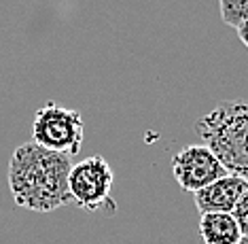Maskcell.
<instances>
[{
	"mask_svg": "<svg viewBox=\"0 0 248 244\" xmlns=\"http://www.w3.org/2000/svg\"><path fill=\"white\" fill-rule=\"evenodd\" d=\"M223 24L231 28H238L248 17V0H218Z\"/></svg>",
	"mask_w": 248,
	"mask_h": 244,
	"instance_id": "obj_8",
	"label": "cell"
},
{
	"mask_svg": "<svg viewBox=\"0 0 248 244\" xmlns=\"http://www.w3.org/2000/svg\"><path fill=\"white\" fill-rule=\"evenodd\" d=\"M248 189V180L235 174H227V177L214 180V183L206 185L204 189L195 191L193 202L197 206L200 214L204 212H231L238 200L244 195Z\"/></svg>",
	"mask_w": 248,
	"mask_h": 244,
	"instance_id": "obj_6",
	"label": "cell"
},
{
	"mask_svg": "<svg viewBox=\"0 0 248 244\" xmlns=\"http://www.w3.org/2000/svg\"><path fill=\"white\" fill-rule=\"evenodd\" d=\"M231 214H233V219L238 221L242 236H246V234H248V189L244 191V195H242L240 200H238V204L233 206Z\"/></svg>",
	"mask_w": 248,
	"mask_h": 244,
	"instance_id": "obj_9",
	"label": "cell"
},
{
	"mask_svg": "<svg viewBox=\"0 0 248 244\" xmlns=\"http://www.w3.org/2000/svg\"><path fill=\"white\" fill-rule=\"evenodd\" d=\"M172 174L180 189L195 194L206 185L227 177V170L206 145H187L172 157Z\"/></svg>",
	"mask_w": 248,
	"mask_h": 244,
	"instance_id": "obj_5",
	"label": "cell"
},
{
	"mask_svg": "<svg viewBox=\"0 0 248 244\" xmlns=\"http://www.w3.org/2000/svg\"><path fill=\"white\" fill-rule=\"evenodd\" d=\"M115 183L110 163L102 155L85 157L83 162L72 163L68 174V194L75 206L89 212H115L117 204L112 202L110 191Z\"/></svg>",
	"mask_w": 248,
	"mask_h": 244,
	"instance_id": "obj_4",
	"label": "cell"
},
{
	"mask_svg": "<svg viewBox=\"0 0 248 244\" xmlns=\"http://www.w3.org/2000/svg\"><path fill=\"white\" fill-rule=\"evenodd\" d=\"M200 236L204 244H238L242 231L231 212H204L200 217Z\"/></svg>",
	"mask_w": 248,
	"mask_h": 244,
	"instance_id": "obj_7",
	"label": "cell"
},
{
	"mask_svg": "<svg viewBox=\"0 0 248 244\" xmlns=\"http://www.w3.org/2000/svg\"><path fill=\"white\" fill-rule=\"evenodd\" d=\"M83 130H85V123L78 111L66 109L55 102H47L34 113L32 143H36L43 149L72 157L81 151L83 138H85Z\"/></svg>",
	"mask_w": 248,
	"mask_h": 244,
	"instance_id": "obj_3",
	"label": "cell"
},
{
	"mask_svg": "<svg viewBox=\"0 0 248 244\" xmlns=\"http://www.w3.org/2000/svg\"><path fill=\"white\" fill-rule=\"evenodd\" d=\"M72 162L64 153L24 143L9 162V189L17 206L32 212H53L70 204L68 174Z\"/></svg>",
	"mask_w": 248,
	"mask_h": 244,
	"instance_id": "obj_1",
	"label": "cell"
},
{
	"mask_svg": "<svg viewBox=\"0 0 248 244\" xmlns=\"http://www.w3.org/2000/svg\"><path fill=\"white\" fill-rule=\"evenodd\" d=\"M235 30H238V38L242 41V45H244V47L248 49V17L244 21H242V24L235 28Z\"/></svg>",
	"mask_w": 248,
	"mask_h": 244,
	"instance_id": "obj_10",
	"label": "cell"
},
{
	"mask_svg": "<svg viewBox=\"0 0 248 244\" xmlns=\"http://www.w3.org/2000/svg\"><path fill=\"white\" fill-rule=\"evenodd\" d=\"M195 132L227 174L248 180V102H221L197 121Z\"/></svg>",
	"mask_w": 248,
	"mask_h": 244,
	"instance_id": "obj_2",
	"label": "cell"
},
{
	"mask_svg": "<svg viewBox=\"0 0 248 244\" xmlns=\"http://www.w3.org/2000/svg\"><path fill=\"white\" fill-rule=\"evenodd\" d=\"M238 244H248V234H246V236H242V240H240Z\"/></svg>",
	"mask_w": 248,
	"mask_h": 244,
	"instance_id": "obj_11",
	"label": "cell"
}]
</instances>
